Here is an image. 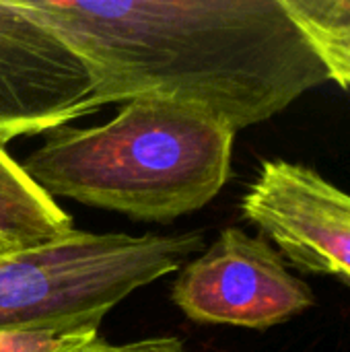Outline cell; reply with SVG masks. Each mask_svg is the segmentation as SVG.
Segmentation results:
<instances>
[{
    "label": "cell",
    "mask_w": 350,
    "mask_h": 352,
    "mask_svg": "<svg viewBox=\"0 0 350 352\" xmlns=\"http://www.w3.org/2000/svg\"><path fill=\"white\" fill-rule=\"evenodd\" d=\"M85 62L99 107L165 99L235 132L328 74L281 0H21Z\"/></svg>",
    "instance_id": "cell-1"
},
{
    "label": "cell",
    "mask_w": 350,
    "mask_h": 352,
    "mask_svg": "<svg viewBox=\"0 0 350 352\" xmlns=\"http://www.w3.org/2000/svg\"><path fill=\"white\" fill-rule=\"evenodd\" d=\"M233 140V128L198 107L136 99L101 126L52 132L21 167L54 200L167 223L217 198Z\"/></svg>",
    "instance_id": "cell-2"
},
{
    "label": "cell",
    "mask_w": 350,
    "mask_h": 352,
    "mask_svg": "<svg viewBox=\"0 0 350 352\" xmlns=\"http://www.w3.org/2000/svg\"><path fill=\"white\" fill-rule=\"evenodd\" d=\"M202 248L200 231L72 229L54 241L0 254V332L62 338L99 330L118 303L179 270Z\"/></svg>",
    "instance_id": "cell-3"
},
{
    "label": "cell",
    "mask_w": 350,
    "mask_h": 352,
    "mask_svg": "<svg viewBox=\"0 0 350 352\" xmlns=\"http://www.w3.org/2000/svg\"><path fill=\"white\" fill-rule=\"evenodd\" d=\"M171 299L196 324L250 330L278 326L314 305L311 289L289 272L283 256L237 227L182 266Z\"/></svg>",
    "instance_id": "cell-4"
},
{
    "label": "cell",
    "mask_w": 350,
    "mask_h": 352,
    "mask_svg": "<svg viewBox=\"0 0 350 352\" xmlns=\"http://www.w3.org/2000/svg\"><path fill=\"white\" fill-rule=\"evenodd\" d=\"M99 109L78 54L21 0H0V144Z\"/></svg>",
    "instance_id": "cell-5"
},
{
    "label": "cell",
    "mask_w": 350,
    "mask_h": 352,
    "mask_svg": "<svg viewBox=\"0 0 350 352\" xmlns=\"http://www.w3.org/2000/svg\"><path fill=\"white\" fill-rule=\"evenodd\" d=\"M241 212L295 268L350 287V194L305 165L274 159L262 163Z\"/></svg>",
    "instance_id": "cell-6"
},
{
    "label": "cell",
    "mask_w": 350,
    "mask_h": 352,
    "mask_svg": "<svg viewBox=\"0 0 350 352\" xmlns=\"http://www.w3.org/2000/svg\"><path fill=\"white\" fill-rule=\"evenodd\" d=\"M72 229V217L0 144V239L23 250L64 237Z\"/></svg>",
    "instance_id": "cell-7"
},
{
    "label": "cell",
    "mask_w": 350,
    "mask_h": 352,
    "mask_svg": "<svg viewBox=\"0 0 350 352\" xmlns=\"http://www.w3.org/2000/svg\"><path fill=\"white\" fill-rule=\"evenodd\" d=\"M324 66L328 80L350 91V0H281Z\"/></svg>",
    "instance_id": "cell-8"
},
{
    "label": "cell",
    "mask_w": 350,
    "mask_h": 352,
    "mask_svg": "<svg viewBox=\"0 0 350 352\" xmlns=\"http://www.w3.org/2000/svg\"><path fill=\"white\" fill-rule=\"evenodd\" d=\"M54 352H186V349L184 342L173 336H157L126 344H109L99 336L97 330H91L58 338V346Z\"/></svg>",
    "instance_id": "cell-9"
},
{
    "label": "cell",
    "mask_w": 350,
    "mask_h": 352,
    "mask_svg": "<svg viewBox=\"0 0 350 352\" xmlns=\"http://www.w3.org/2000/svg\"><path fill=\"white\" fill-rule=\"evenodd\" d=\"M58 338L47 334L0 332V352H54Z\"/></svg>",
    "instance_id": "cell-10"
},
{
    "label": "cell",
    "mask_w": 350,
    "mask_h": 352,
    "mask_svg": "<svg viewBox=\"0 0 350 352\" xmlns=\"http://www.w3.org/2000/svg\"><path fill=\"white\" fill-rule=\"evenodd\" d=\"M10 250H17V248H12V245H8L6 241L0 239V254H6V252H10Z\"/></svg>",
    "instance_id": "cell-11"
}]
</instances>
